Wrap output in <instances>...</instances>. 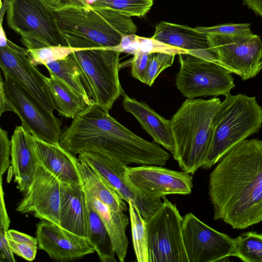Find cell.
I'll list each match as a JSON object with an SVG mask.
<instances>
[{
    "instance_id": "cell-21",
    "label": "cell",
    "mask_w": 262,
    "mask_h": 262,
    "mask_svg": "<svg viewBox=\"0 0 262 262\" xmlns=\"http://www.w3.org/2000/svg\"><path fill=\"white\" fill-rule=\"evenodd\" d=\"M122 105L126 112L133 115L154 141L176 155V146L170 120L160 115L146 103L138 101L123 93Z\"/></svg>"
},
{
    "instance_id": "cell-20",
    "label": "cell",
    "mask_w": 262,
    "mask_h": 262,
    "mask_svg": "<svg viewBox=\"0 0 262 262\" xmlns=\"http://www.w3.org/2000/svg\"><path fill=\"white\" fill-rule=\"evenodd\" d=\"M40 164L61 183L83 185L76 156L63 147L59 143L52 144L35 138Z\"/></svg>"
},
{
    "instance_id": "cell-14",
    "label": "cell",
    "mask_w": 262,
    "mask_h": 262,
    "mask_svg": "<svg viewBox=\"0 0 262 262\" xmlns=\"http://www.w3.org/2000/svg\"><path fill=\"white\" fill-rule=\"evenodd\" d=\"M60 187L59 180L40 164L16 211L59 225Z\"/></svg>"
},
{
    "instance_id": "cell-30",
    "label": "cell",
    "mask_w": 262,
    "mask_h": 262,
    "mask_svg": "<svg viewBox=\"0 0 262 262\" xmlns=\"http://www.w3.org/2000/svg\"><path fill=\"white\" fill-rule=\"evenodd\" d=\"M77 49L68 46H52L32 50L28 49V55L32 64L45 66L51 61L64 59Z\"/></svg>"
},
{
    "instance_id": "cell-26",
    "label": "cell",
    "mask_w": 262,
    "mask_h": 262,
    "mask_svg": "<svg viewBox=\"0 0 262 262\" xmlns=\"http://www.w3.org/2000/svg\"><path fill=\"white\" fill-rule=\"evenodd\" d=\"M45 67L50 75L60 79L82 97L89 105L93 104L83 86L77 66L70 54L64 59L49 62Z\"/></svg>"
},
{
    "instance_id": "cell-40",
    "label": "cell",
    "mask_w": 262,
    "mask_h": 262,
    "mask_svg": "<svg viewBox=\"0 0 262 262\" xmlns=\"http://www.w3.org/2000/svg\"><path fill=\"white\" fill-rule=\"evenodd\" d=\"M0 115L7 111H11L14 113V110L9 101L5 89V81L1 76L0 80Z\"/></svg>"
},
{
    "instance_id": "cell-1",
    "label": "cell",
    "mask_w": 262,
    "mask_h": 262,
    "mask_svg": "<svg viewBox=\"0 0 262 262\" xmlns=\"http://www.w3.org/2000/svg\"><path fill=\"white\" fill-rule=\"evenodd\" d=\"M208 194L214 220L238 230L262 221V140L246 139L219 161Z\"/></svg>"
},
{
    "instance_id": "cell-37",
    "label": "cell",
    "mask_w": 262,
    "mask_h": 262,
    "mask_svg": "<svg viewBox=\"0 0 262 262\" xmlns=\"http://www.w3.org/2000/svg\"><path fill=\"white\" fill-rule=\"evenodd\" d=\"M1 219H0V241L6 242L8 240L7 232L9 230L10 219L7 212L4 192L3 188L2 177H1Z\"/></svg>"
},
{
    "instance_id": "cell-25",
    "label": "cell",
    "mask_w": 262,
    "mask_h": 262,
    "mask_svg": "<svg viewBox=\"0 0 262 262\" xmlns=\"http://www.w3.org/2000/svg\"><path fill=\"white\" fill-rule=\"evenodd\" d=\"M86 201L89 221V239L101 261L116 262V253L106 228L99 215L86 198Z\"/></svg>"
},
{
    "instance_id": "cell-34",
    "label": "cell",
    "mask_w": 262,
    "mask_h": 262,
    "mask_svg": "<svg viewBox=\"0 0 262 262\" xmlns=\"http://www.w3.org/2000/svg\"><path fill=\"white\" fill-rule=\"evenodd\" d=\"M151 53L139 51L133 55L131 60V74L132 76L144 83L146 72Z\"/></svg>"
},
{
    "instance_id": "cell-19",
    "label": "cell",
    "mask_w": 262,
    "mask_h": 262,
    "mask_svg": "<svg viewBox=\"0 0 262 262\" xmlns=\"http://www.w3.org/2000/svg\"><path fill=\"white\" fill-rule=\"evenodd\" d=\"M59 225L89 238V221L83 185L61 183Z\"/></svg>"
},
{
    "instance_id": "cell-17",
    "label": "cell",
    "mask_w": 262,
    "mask_h": 262,
    "mask_svg": "<svg viewBox=\"0 0 262 262\" xmlns=\"http://www.w3.org/2000/svg\"><path fill=\"white\" fill-rule=\"evenodd\" d=\"M10 142L11 164L14 181L19 190L25 192L40 164L35 138L21 125L15 127Z\"/></svg>"
},
{
    "instance_id": "cell-9",
    "label": "cell",
    "mask_w": 262,
    "mask_h": 262,
    "mask_svg": "<svg viewBox=\"0 0 262 262\" xmlns=\"http://www.w3.org/2000/svg\"><path fill=\"white\" fill-rule=\"evenodd\" d=\"M217 63L243 80L255 77L262 69V42L253 33L240 35H207Z\"/></svg>"
},
{
    "instance_id": "cell-28",
    "label": "cell",
    "mask_w": 262,
    "mask_h": 262,
    "mask_svg": "<svg viewBox=\"0 0 262 262\" xmlns=\"http://www.w3.org/2000/svg\"><path fill=\"white\" fill-rule=\"evenodd\" d=\"M128 204L133 246L136 260L138 262H148L146 221L132 202H129Z\"/></svg>"
},
{
    "instance_id": "cell-2",
    "label": "cell",
    "mask_w": 262,
    "mask_h": 262,
    "mask_svg": "<svg viewBox=\"0 0 262 262\" xmlns=\"http://www.w3.org/2000/svg\"><path fill=\"white\" fill-rule=\"evenodd\" d=\"M54 11L61 35L73 48H113L137 31L130 17L108 9L70 6Z\"/></svg>"
},
{
    "instance_id": "cell-12",
    "label": "cell",
    "mask_w": 262,
    "mask_h": 262,
    "mask_svg": "<svg viewBox=\"0 0 262 262\" xmlns=\"http://www.w3.org/2000/svg\"><path fill=\"white\" fill-rule=\"evenodd\" d=\"M125 178L133 188L152 198L162 199L168 194H188L193 187L191 174L162 166H127Z\"/></svg>"
},
{
    "instance_id": "cell-5",
    "label": "cell",
    "mask_w": 262,
    "mask_h": 262,
    "mask_svg": "<svg viewBox=\"0 0 262 262\" xmlns=\"http://www.w3.org/2000/svg\"><path fill=\"white\" fill-rule=\"evenodd\" d=\"M121 52L108 48L77 49L70 54L93 104L108 112L124 93L119 78Z\"/></svg>"
},
{
    "instance_id": "cell-11",
    "label": "cell",
    "mask_w": 262,
    "mask_h": 262,
    "mask_svg": "<svg viewBox=\"0 0 262 262\" xmlns=\"http://www.w3.org/2000/svg\"><path fill=\"white\" fill-rule=\"evenodd\" d=\"M182 236L188 262L223 261L234 256V238L212 228L192 213L183 216Z\"/></svg>"
},
{
    "instance_id": "cell-15",
    "label": "cell",
    "mask_w": 262,
    "mask_h": 262,
    "mask_svg": "<svg viewBox=\"0 0 262 262\" xmlns=\"http://www.w3.org/2000/svg\"><path fill=\"white\" fill-rule=\"evenodd\" d=\"M0 67L5 76L18 81L41 104L51 112L54 110L44 87V76L32 64L28 55V49L7 39L0 46Z\"/></svg>"
},
{
    "instance_id": "cell-27",
    "label": "cell",
    "mask_w": 262,
    "mask_h": 262,
    "mask_svg": "<svg viewBox=\"0 0 262 262\" xmlns=\"http://www.w3.org/2000/svg\"><path fill=\"white\" fill-rule=\"evenodd\" d=\"M153 4V0H83L79 7L108 9L127 17H142Z\"/></svg>"
},
{
    "instance_id": "cell-29",
    "label": "cell",
    "mask_w": 262,
    "mask_h": 262,
    "mask_svg": "<svg viewBox=\"0 0 262 262\" xmlns=\"http://www.w3.org/2000/svg\"><path fill=\"white\" fill-rule=\"evenodd\" d=\"M234 256L245 262H262V234L247 232L234 238Z\"/></svg>"
},
{
    "instance_id": "cell-13",
    "label": "cell",
    "mask_w": 262,
    "mask_h": 262,
    "mask_svg": "<svg viewBox=\"0 0 262 262\" xmlns=\"http://www.w3.org/2000/svg\"><path fill=\"white\" fill-rule=\"evenodd\" d=\"M78 159L102 177L125 202H132L146 221L162 204L161 198L148 197L128 184L125 178L127 165L108 156L93 152L80 153Z\"/></svg>"
},
{
    "instance_id": "cell-36",
    "label": "cell",
    "mask_w": 262,
    "mask_h": 262,
    "mask_svg": "<svg viewBox=\"0 0 262 262\" xmlns=\"http://www.w3.org/2000/svg\"><path fill=\"white\" fill-rule=\"evenodd\" d=\"M9 245L14 254L28 260H33L36 256L37 246L25 243H19L8 239Z\"/></svg>"
},
{
    "instance_id": "cell-38",
    "label": "cell",
    "mask_w": 262,
    "mask_h": 262,
    "mask_svg": "<svg viewBox=\"0 0 262 262\" xmlns=\"http://www.w3.org/2000/svg\"><path fill=\"white\" fill-rule=\"evenodd\" d=\"M111 49L121 53L125 52L134 55L139 51L140 43L137 38V35H127L122 38L118 46Z\"/></svg>"
},
{
    "instance_id": "cell-22",
    "label": "cell",
    "mask_w": 262,
    "mask_h": 262,
    "mask_svg": "<svg viewBox=\"0 0 262 262\" xmlns=\"http://www.w3.org/2000/svg\"><path fill=\"white\" fill-rule=\"evenodd\" d=\"M83 188L86 198L97 212L106 228L119 261L124 262L128 245L126 234L128 217L123 211L112 209Z\"/></svg>"
},
{
    "instance_id": "cell-32",
    "label": "cell",
    "mask_w": 262,
    "mask_h": 262,
    "mask_svg": "<svg viewBox=\"0 0 262 262\" xmlns=\"http://www.w3.org/2000/svg\"><path fill=\"white\" fill-rule=\"evenodd\" d=\"M250 24H229L218 25L212 27H196L198 31L206 35H240L250 34L252 32Z\"/></svg>"
},
{
    "instance_id": "cell-42",
    "label": "cell",
    "mask_w": 262,
    "mask_h": 262,
    "mask_svg": "<svg viewBox=\"0 0 262 262\" xmlns=\"http://www.w3.org/2000/svg\"><path fill=\"white\" fill-rule=\"evenodd\" d=\"M244 4L262 17V0H243Z\"/></svg>"
},
{
    "instance_id": "cell-31",
    "label": "cell",
    "mask_w": 262,
    "mask_h": 262,
    "mask_svg": "<svg viewBox=\"0 0 262 262\" xmlns=\"http://www.w3.org/2000/svg\"><path fill=\"white\" fill-rule=\"evenodd\" d=\"M175 56L162 52L151 53L144 83L151 86L159 74L172 65Z\"/></svg>"
},
{
    "instance_id": "cell-39",
    "label": "cell",
    "mask_w": 262,
    "mask_h": 262,
    "mask_svg": "<svg viewBox=\"0 0 262 262\" xmlns=\"http://www.w3.org/2000/svg\"><path fill=\"white\" fill-rule=\"evenodd\" d=\"M8 239L13 240L16 242L25 243L34 246H38L37 238L18 231L10 229L7 231Z\"/></svg>"
},
{
    "instance_id": "cell-10",
    "label": "cell",
    "mask_w": 262,
    "mask_h": 262,
    "mask_svg": "<svg viewBox=\"0 0 262 262\" xmlns=\"http://www.w3.org/2000/svg\"><path fill=\"white\" fill-rule=\"evenodd\" d=\"M5 78L6 93L21 125L39 140L59 143L62 119L55 117L16 79L10 76Z\"/></svg>"
},
{
    "instance_id": "cell-16",
    "label": "cell",
    "mask_w": 262,
    "mask_h": 262,
    "mask_svg": "<svg viewBox=\"0 0 262 262\" xmlns=\"http://www.w3.org/2000/svg\"><path fill=\"white\" fill-rule=\"evenodd\" d=\"M36 238L38 248L57 261H73L95 252L89 238L47 221L37 223Z\"/></svg>"
},
{
    "instance_id": "cell-33",
    "label": "cell",
    "mask_w": 262,
    "mask_h": 262,
    "mask_svg": "<svg viewBox=\"0 0 262 262\" xmlns=\"http://www.w3.org/2000/svg\"><path fill=\"white\" fill-rule=\"evenodd\" d=\"M137 38L140 43L139 51L144 53L162 52L175 55L188 53L186 50L171 46L152 37L147 38L137 35Z\"/></svg>"
},
{
    "instance_id": "cell-6",
    "label": "cell",
    "mask_w": 262,
    "mask_h": 262,
    "mask_svg": "<svg viewBox=\"0 0 262 262\" xmlns=\"http://www.w3.org/2000/svg\"><path fill=\"white\" fill-rule=\"evenodd\" d=\"M6 12L8 26L20 35L27 49L68 46L54 9L46 0H10Z\"/></svg>"
},
{
    "instance_id": "cell-41",
    "label": "cell",
    "mask_w": 262,
    "mask_h": 262,
    "mask_svg": "<svg viewBox=\"0 0 262 262\" xmlns=\"http://www.w3.org/2000/svg\"><path fill=\"white\" fill-rule=\"evenodd\" d=\"M53 9H61L66 7H79L83 0H46Z\"/></svg>"
},
{
    "instance_id": "cell-43",
    "label": "cell",
    "mask_w": 262,
    "mask_h": 262,
    "mask_svg": "<svg viewBox=\"0 0 262 262\" xmlns=\"http://www.w3.org/2000/svg\"><path fill=\"white\" fill-rule=\"evenodd\" d=\"M10 0H4L3 6L1 8V22L3 21L4 12L6 11Z\"/></svg>"
},
{
    "instance_id": "cell-24",
    "label": "cell",
    "mask_w": 262,
    "mask_h": 262,
    "mask_svg": "<svg viewBox=\"0 0 262 262\" xmlns=\"http://www.w3.org/2000/svg\"><path fill=\"white\" fill-rule=\"evenodd\" d=\"M79 161L83 187L112 209L117 211H126L125 201L117 191L84 161L80 160Z\"/></svg>"
},
{
    "instance_id": "cell-3",
    "label": "cell",
    "mask_w": 262,
    "mask_h": 262,
    "mask_svg": "<svg viewBox=\"0 0 262 262\" xmlns=\"http://www.w3.org/2000/svg\"><path fill=\"white\" fill-rule=\"evenodd\" d=\"M221 103L217 97L187 98L170 120L176 146L174 159L182 171L193 174L205 164L213 120Z\"/></svg>"
},
{
    "instance_id": "cell-23",
    "label": "cell",
    "mask_w": 262,
    "mask_h": 262,
    "mask_svg": "<svg viewBox=\"0 0 262 262\" xmlns=\"http://www.w3.org/2000/svg\"><path fill=\"white\" fill-rule=\"evenodd\" d=\"M45 90L60 116L74 119L89 105L85 101L58 78H44Z\"/></svg>"
},
{
    "instance_id": "cell-35",
    "label": "cell",
    "mask_w": 262,
    "mask_h": 262,
    "mask_svg": "<svg viewBox=\"0 0 262 262\" xmlns=\"http://www.w3.org/2000/svg\"><path fill=\"white\" fill-rule=\"evenodd\" d=\"M0 176L2 177L10 164L11 142L8 138L7 132L2 128H0Z\"/></svg>"
},
{
    "instance_id": "cell-7",
    "label": "cell",
    "mask_w": 262,
    "mask_h": 262,
    "mask_svg": "<svg viewBox=\"0 0 262 262\" xmlns=\"http://www.w3.org/2000/svg\"><path fill=\"white\" fill-rule=\"evenodd\" d=\"M178 55L180 68L176 84L184 97H226L235 88L231 73L217 63L188 53Z\"/></svg>"
},
{
    "instance_id": "cell-4",
    "label": "cell",
    "mask_w": 262,
    "mask_h": 262,
    "mask_svg": "<svg viewBox=\"0 0 262 262\" xmlns=\"http://www.w3.org/2000/svg\"><path fill=\"white\" fill-rule=\"evenodd\" d=\"M262 126V107L255 96L231 94L221 102L214 117L210 145L202 168L208 169Z\"/></svg>"
},
{
    "instance_id": "cell-8",
    "label": "cell",
    "mask_w": 262,
    "mask_h": 262,
    "mask_svg": "<svg viewBox=\"0 0 262 262\" xmlns=\"http://www.w3.org/2000/svg\"><path fill=\"white\" fill-rule=\"evenodd\" d=\"M183 217L166 196L146 221L148 262H188L182 236Z\"/></svg>"
},
{
    "instance_id": "cell-18",
    "label": "cell",
    "mask_w": 262,
    "mask_h": 262,
    "mask_svg": "<svg viewBox=\"0 0 262 262\" xmlns=\"http://www.w3.org/2000/svg\"><path fill=\"white\" fill-rule=\"evenodd\" d=\"M152 38L188 51V53L217 63L209 48L207 36L194 28L165 21L155 27Z\"/></svg>"
}]
</instances>
